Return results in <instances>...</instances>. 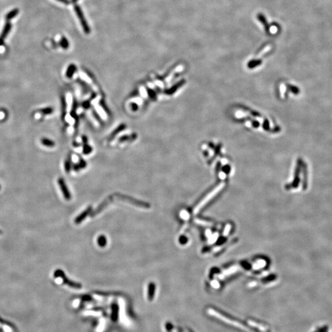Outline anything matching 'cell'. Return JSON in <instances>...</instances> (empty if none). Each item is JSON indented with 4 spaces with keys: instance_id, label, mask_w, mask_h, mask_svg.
Returning <instances> with one entry per match:
<instances>
[{
    "instance_id": "8992f818",
    "label": "cell",
    "mask_w": 332,
    "mask_h": 332,
    "mask_svg": "<svg viewBox=\"0 0 332 332\" xmlns=\"http://www.w3.org/2000/svg\"><path fill=\"white\" fill-rule=\"evenodd\" d=\"M0 331L1 332H14V329L11 324L3 320L0 317Z\"/></svg>"
},
{
    "instance_id": "52a82bcc",
    "label": "cell",
    "mask_w": 332,
    "mask_h": 332,
    "mask_svg": "<svg viewBox=\"0 0 332 332\" xmlns=\"http://www.w3.org/2000/svg\"><path fill=\"white\" fill-rule=\"evenodd\" d=\"M156 292V284L154 282H150L148 287V299L151 301L154 298Z\"/></svg>"
},
{
    "instance_id": "4fadbf2b",
    "label": "cell",
    "mask_w": 332,
    "mask_h": 332,
    "mask_svg": "<svg viewBox=\"0 0 332 332\" xmlns=\"http://www.w3.org/2000/svg\"><path fill=\"white\" fill-rule=\"evenodd\" d=\"M61 46H62L63 48H66L68 47V42L66 40L65 38H62L61 42Z\"/></svg>"
},
{
    "instance_id": "8fae6325",
    "label": "cell",
    "mask_w": 332,
    "mask_h": 332,
    "mask_svg": "<svg viewBox=\"0 0 332 332\" xmlns=\"http://www.w3.org/2000/svg\"><path fill=\"white\" fill-rule=\"evenodd\" d=\"M42 145L47 147H53L55 146V142L51 139L47 138H42L41 140Z\"/></svg>"
},
{
    "instance_id": "30bf717a",
    "label": "cell",
    "mask_w": 332,
    "mask_h": 332,
    "mask_svg": "<svg viewBox=\"0 0 332 332\" xmlns=\"http://www.w3.org/2000/svg\"><path fill=\"white\" fill-rule=\"evenodd\" d=\"M97 244L100 247H104L107 244V239L104 235H100L97 238Z\"/></svg>"
},
{
    "instance_id": "9a60e30c",
    "label": "cell",
    "mask_w": 332,
    "mask_h": 332,
    "mask_svg": "<svg viewBox=\"0 0 332 332\" xmlns=\"http://www.w3.org/2000/svg\"><path fill=\"white\" fill-rule=\"evenodd\" d=\"M57 1H61V2H64V3H67V2H68L67 0H57Z\"/></svg>"
},
{
    "instance_id": "7a4b0ae2",
    "label": "cell",
    "mask_w": 332,
    "mask_h": 332,
    "mask_svg": "<svg viewBox=\"0 0 332 332\" xmlns=\"http://www.w3.org/2000/svg\"><path fill=\"white\" fill-rule=\"evenodd\" d=\"M54 276L55 277H61L62 279L63 282L64 283V284H66L70 287L75 288V289H81L82 287L80 284L73 282L70 281V279H68L66 277L65 274L63 272L62 270H56L54 273Z\"/></svg>"
},
{
    "instance_id": "7c38bea8",
    "label": "cell",
    "mask_w": 332,
    "mask_h": 332,
    "mask_svg": "<svg viewBox=\"0 0 332 332\" xmlns=\"http://www.w3.org/2000/svg\"><path fill=\"white\" fill-rule=\"evenodd\" d=\"M53 111H54V109L52 107L44 108H42L40 110V112L43 115H51V114H52L53 113Z\"/></svg>"
},
{
    "instance_id": "5bb4252c",
    "label": "cell",
    "mask_w": 332,
    "mask_h": 332,
    "mask_svg": "<svg viewBox=\"0 0 332 332\" xmlns=\"http://www.w3.org/2000/svg\"><path fill=\"white\" fill-rule=\"evenodd\" d=\"M3 44H4V40H3V39H2V38H0V46H2Z\"/></svg>"
},
{
    "instance_id": "6da1fadb",
    "label": "cell",
    "mask_w": 332,
    "mask_h": 332,
    "mask_svg": "<svg viewBox=\"0 0 332 332\" xmlns=\"http://www.w3.org/2000/svg\"><path fill=\"white\" fill-rule=\"evenodd\" d=\"M207 312L208 315L221 322L232 327L245 330L247 332H271L267 325L256 320L250 319L246 320V321H244L242 319L241 320V319L212 308H208Z\"/></svg>"
},
{
    "instance_id": "e0dca14e",
    "label": "cell",
    "mask_w": 332,
    "mask_h": 332,
    "mask_svg": "<svg viewBox=\"0 0 332 332\" xmlns=\"http://www.w3.org/2000/svg\"><path fill=\"white\" fill-rule=\"evenodd\" d=\"M0 189H1V185H0Z\"/></svg>"
},
{
    "instance_id": "5b68a950",
    "label": "cell",
    "mask_w": 332,
    "mask_h": 332,
    "mask_svg": "<svg viewBox=\"0 0 332 332\" xmlns=\"http://www.w3.org/2000/svg\"><path fill=\"white\" fill-rule=\"evenodd\" d=\"M92 207L89 206V207L87 208L84 211H83V212L80 215H79L75 219V224H76V225L80 224L83 222V220H85V218L92 212Z\"/></svg>"
},
{
    "instance_id": "2e32d148",
    "label": "cell",
    "mask_w": 332,
    "mask_h": 332,
    "mask_svg": "<svg viewBox=\"0 0 332 332\" xmlns=\"http://www.w3.org/2000/svg\"><path fill=\"white\" fill-rule=\"evenodd\" d=\"M1 233H2V232H1V231L0 230V234H1Z\"/></svg>"
},
{
    "instance_id": "9c48e42d",
    "label": "cell",
    "mask_w": 332,
    "mask_h": 332,
    "mask_svg": "<svg viewBox=\"0 0 332 332\" xmlns=\"http://www.w3.org/2000/svg\"><path fill=\"white\" fill-rule=\"evenodd\" d=\"M19 11L18 9H13L12 11H10L9 12H8L7 14V15L6 16V19L7 21H9V20H11L12 19L14 18L15 17H16L17 16V14H19Z\"/></svg>"
},
{
    "instance_id": "3957f363",
    "label": "cell",
    "mask_w": 332,
    "mask_h": 332,
    "mask_svg": "<svg viewBox=\"0 0 332 332\" xmlns=\"http://www.w3.org/2000/svg\"><path fill=\"white\" fill-rule=\"evenodd\" d=\"M223 184H221V185H220L218 187H217V188H215L212 192H211L210 193H209V194H208V196H207L206 198H205L201 201V203H200L197 206V207L196 208L195 210H194V212H195V213L198 212V211H199L201 208H203V206H204L207 203H208V201H210V199H212V198L215 194H217V193H218V191H219L223 188Z\"/></svg>"
},
{
    "instance_id": "277c9868",
    "label": "cell",
    "mask_w": 332,
    "mask_h": 332,
    "mask_svg": "<svg viewBox=\"0 0 332 332\" xmlns=\"http://www.w3.org/2000/svg\"><path fill=\"white\" fill-rule=\"evenodd\" d=\"M58 184L60 187V188L62 191V193L63 195L64 196V198L66 199V200H70L71 199V193L69 191V189H68V187L66 186L65 182V180L62 178H60L58 179Z\"/></svg>"
},
{
    "instance_id": "ba28073f",
    "label": "cell",
    "mask_w": 332,
    "mask_h": 332,
    "mask_svg": "<svg viewBox=\"0 0 332 332\" xmlns=\"http://www.w3.org/2000/svg\"><path fill=\"white\" fill-rule=\"evenodd\" d=\"M11 28H12V25L10 22H6V23L5 24L4 28H3V30L1 32V37L0 38H2V39H4L7 37V35L9 34V33L11 32Z\"/></svg>"
}]
</instances>
